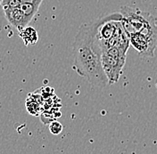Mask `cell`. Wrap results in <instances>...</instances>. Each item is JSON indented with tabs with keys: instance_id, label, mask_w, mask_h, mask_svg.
<instances>
[{
	"instance_id": "obj_2",
	"label": "cell",
	"mask_w": 157,
	"mask_h": 154,
	"mask_svg": "<svg viewBox=\"0 0 157 154\" xmlns=\"http://www.w3.org/2000/svg\"><path fill=\"white\" fill-rule=\"evenodd\" d=\"M120 13L121 24L128 37L134 33H142L157 39V19L150 13L125 6L121 7Z\"/></svg>"
},
{
	"instance_id": "obj_6",
	"label": "cell",
	"mask_w": 157,
	"mask_h": 154,
	"mask_svg": "<svg viewBox=\"0 0 157 154\" xmlns=\"http://www.w3.org/2000/svg\"><path fill=\"white\" fill-rule=\"evenodd\" d=\"M20 37L23 40V43L26 46H29V45L33 46L39 40V36L36 29L29 26L25 27L22 30L20 31Z\"/></svg>"
},
{
	"instance_id": "obj_7",
	"label": "cell",
	"mask_w": 157,
	"mask_h": 154,
	"mask_svg": "<svg viewBox=\"0 0 157 154\" xmlns=\"http://www.w3.org/2000/svg\"><path fill=\"white\" fill-rule=\"evenodd\" d=\"M19 8L22 12V13L27 17V19L29 20V21H31V20L33 19V17L38 13L39 6L32 5V4H21Z\"/></svg>"
},
{
	"instance_id": "obj_8",
	"label": "cell",
	"mask_w": 157,
	"mask_h": 154,
	"mask_svg": "<svg viewBox=\"0 0 157 154\" xmlns=\"http://www.w3.org/2000/svg\"><path fill=\"white\" fill-rule=\"evenodd\" d=\"M63 126L59 121H52L49 124V132L54 135H58L63 132Z\"/></svg>"
},
{
	"instance_id": "obj_4",
	"label": "cell",
	"mask_w": 157,
	"mask_h": 154,
	"mask_svg": "<svg viewBox=\"0 0 157 154\" xmlns=\"http://www.w3.org/2000/svg\"><path fill=\"white\" fill-rule=\"evenodd\" d=\"M129 44L135 48L141 58H152L155 56L157 48V39L142 33H134L129 37Z\"/></svg>"
},
{
	"instance_id": "obj_10",
	"label": "cell",
	"mask_w": 157,
	"mask_h": 154,
	"mask_svg": "<svg viewBox=\"0 0 157 154\" xmlns=\"http://www.w3.org/2000/svg\"><path fill=\"white\" fill-rule=\"evenodd\" d=\"M42 1L43 0H20L21 4H32L38 6H40Z\"/></svg>"
},
{
	"instance_id": "obj_5",
	"label": "cell",
	"mask_w": 157,
	"mask_h": 154,
	"mask_svg": "<svg viewBox=\"0 0 157 154\" xmlns=\"http://www.w3.org/2000/svg\"><path fill=\"white\" fill-rule=\"evenodd\" d=\"M5 17L7 21L19 31L22 30L25 27H27L30 22L27 17L22 13L19 7L17 8H5L4 9Z\"/></svg>"
},
{
	"instance_id": "obj_1",
	"label": "cell",
	"mask_w": 157,
	"mask_h": 154,
	"mask_svg": "<svg viewBox=\"0 0 157 154\" xmlns=\"http://www.w3.org/2000/svg\"><path fill=\"white\" fill-rule=\"evenodd\" d=\"M105 15L80 25L73 43L72 69L93 87L104 88L107 77L102 67V51L98 39V30Z\"/></svg>"
},
{
	"instance_id": "obj_9",
	"label": "cell",
	"mask_w": 157,
	"mask_h": 154,
	"mask_svg": "<svg viewBox=\"0 0 157 154\" xmlns=\"http://www.w3.org/2000/svg\"><path fill=\"white\" fill-rule=\"evenodd\" d=\"M2 7L5 8H17L21 6L20 0H1Z\"/></svg>"
},
{
	"instance_id": "obj_3",
	"label": "cell",
	"mask_w": 157,
	"mask_h": 154,
	"mask_svg": "<svg viewBox=\"0 0 157 154\" xmlns=\"http://www.w3.org/2000/svg\"><path fill=\"white\" fill-rule=\"evenodd\" d=\"M128 47V45L120 44L102 51V67L107 77L109 86L117 83L122 75Z\"/></svg>"
}]
</instances>
